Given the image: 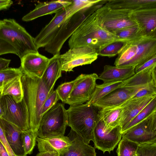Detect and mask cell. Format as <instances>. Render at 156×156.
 Listing matches in <instances>:
<instances>
[{"mask_svg":"<svg viewBox=\"0 0 156 156\" xmlns=\"http://www.w3.org/2000/svg\"><path fill=\"white\" fill-rule=\"evenodd\" d=\"M133 11L112 9L104 5L96 10L98 23L104 30L114 35L117 31L138 24L131 17Z\"/></svg>","mask_w":156,"mask_h":156,"instance_id":"obj_8","label":"cell"},{"mask_svg":"<svg viewBox=\"0 0 156 156\" xmlns=\"http://www.w3.org/2000/svg\"><path fill=\"white\" fill-rule=\"evenodd\" d=\"M12 4L10 0H0V11L8 9Z\"/></svg>","mask_w":156,"mask_h":156,"instance_id":"obj_44","label":"cell"},{"mask_svg":"<svg viewBox=\"0 0 156 156\" xmlns=\"http://www.w3.org/2000/svg\"><path fill=\"white\" fill-rule=\"evenodd\" d=\"M94 5L90 8L80 10L73 15H69L68 12L66 18L60 25L55 36L44 47L45 50L53 55L60 53L66 41L97 7V6Z\"/></svg>","mask_w":156,"mask_h":156,"instance_id":"obj_6","label":"cell"},{"mask_svg":"<svg viewBox=\"0 0 156 156\" xmlns=\"http://www.w3.org/2000/svg\"><path fill=\"white\" fill-rule=\"evenodd\" d=\"M156 64L138 73L123 81L121 87L156 86Z\"/></svg>","mask_w":156,"mask_h":156,"instance_id":"obj_23","label":"cell"},{"mask_svg":"<svg viewBox=\"0 0 156 156\" xmlns=\"http://www.w3.org/2000/svg\"><path fill=\"white\" fill-rule=\"evenodd\" d=\"M39 152L54 151L59 155L66 151L72 144L68 136H64L36 138Z\"/></svg>","mask_w":156,"mask_h":156,"instance_id":"obj_21","label":"cell"},{"mask_svg":"<svg viewBox=\"0 0 156 156\" xmlns=\"http://www.w3.org/2000/svg\"><path fill=\"white\" fill-rule=\"evenodd\" d=\"M9 53L18 56L17 51L8 42L0 39V55Z\"/></svg>","mask_w":156,"mask_h":156,"instance_id":"obj_41","label":"cell"},{"mask_svg":"<svg viewBox=\"0 0 156 156\" xmlns=\"http://www.w3.org/2000/svg\"><path fill=\"white\" fill-rule=\"evenodd\" d=\"M146 87H124L118 88L92 105L100 109L120 107L131 99L139 91Z\"/></svg>","mask_w":156,"mask_h":156,"instance_id":"obj_14","label":"cell"},{"mask_svg":"<svg viewBox=\"0 0 156 156\" xmlns=\"http://www.w3.org/2000/svg\"><path fill=\"white\" fill-rule=\"evenodd\" d=\"M136 154L138 156H156V142L139 144Z\"/></svg>","mask_w":156,"mask_h":156,"instance_id":"obj_38","label":"cell"},{"mask_svg":"<svg viewBox=\"0 0 156 156\" xmlns=\"http://www.w3.org/2000/svg\"><path fill=\"white\" fill-rule=\"evenodd\" d=\"M11 60L0 58V71L8 68Z\"/></svg>","mask_w":156,"mask_h":156,"instance_id":"obj_45","label":"cell"},{"mask_svg":"<svg viewBox=\"0 0 156 156\" xmlns=\"http://www.w3.org/2000/svg\"><path fill=\"white\" fill-rule=\"evenodd\" d=\"M0 125L6 139L16 156H27L23 145L22 131L13 124L0 117Z\"/></svg>","mask_w":156,"mask_h":156,"instance_id":"obj_18","label":"cell"},{"mask_svg":"<svg viewBox=\"0 0 156 156\" xmlns=\"http://www.w3.org/2000/svg\"><path fill=\"white\" fill-rule=\"evenodd\" d=\"M105 5L112 9H125L133 11L156 7V0H110Z\"/></svg>","mask_w":156,"mask_h":156,"instance_id":"obj_26","label":"cell"},{"mask_svg":"<svg viewBox=\"0 0 156 156\" xmlns=\"http://www.w3.org/2000/svg\"><path fill=\"white\" fill-rule=\"evenodd\" d=\"M94 148L110 154L113 151L121 140L122 134L119 126L108 128L99 119L94 131Z\"/></svg>","mask_w":156,"mask_h":156,"instance_id":"obj_13","label":"cell"},{"mask_svg":"<svg viewBox=\"0 0 156 156\" xmlns=\"http://www.w3.org/2000/svg\"><path fill=\"white\" fill-rule=\"evenodd\" d=\"M122 83L123 81H117L97 84L90 99L86 103L92 105L112 91L120 88Z\"/></svg>","mask_w":156,"mask_h":156,"instance_id":"obj_29","label":"cell"},{"mask_svg":"<svg viewBox=\"0 0 156 156\" xmlns=\"http://www.w3.org/2000/svg\"><path fill=\"white\" fill-rule=\"evenodd\" d=\"M76 80V78L71 81L64 83L59 85L55 90L58 94L59 100L63 103H65L69 98Z\"/></svg>","mask_w":156,"mask_h":156,"instance_id":"obj_36","label":"cell"},{"mask_svg":"<svg viewBox=\"0 0 156 156\" xmlns=\"http://www.w3.org/2000/svg\"><path fill=\"white\" fill-rule=\"evenodd\" d=\"M102 0H72V4L68 6V13L72 15L80 10L90 8L101 2Z\"/></svg>","mask_w":156,"mask_h":156,"instance_id":"obj_35","label":"cell"},{"mask_svg":"<svg viewBox=\"0 0 156 156\" xmlns=\"http://www.w3.org/2000/svg\"><path fill=\"white\" fill-rule=\"evenodd\" d=\"M98 76L96 73L81 74L69 98L64 103L70 105L83 104L90 99L96 87Z\"/></svg>","mask_w":156,"mask_h":156,"instance_id":"obj_12","label":"cell"},{"mask_svg":"<svg viewBox=\"0 0 156 156\" xmlns=\"http://www.w3.org/2000/svg\"><path fill=\"white\" fill-rule=\"evenodd\" d=\"M72 0H53L38 3L32 11L23 16L22 20L29 22L38 17L56 13L61 10L70 5Z\"/></svg>","mask_w":156,"mask_h":156,"instance_id":"obj_19","label":"cell"},{"mask_svg":"<svg viewBox=\"0 0 156 156\" xmlns=\"http://www.w3.org/2000/svg\"><path fill=\"white\" fill-rule=\"evenodd\" d=\"M0 156H9L4 145L0 141Z\"/></svg>","mask_w":156,"mask_h":156,"instance_id":"obj_47","label":"cell"},{"mask_svg":"<svg viewBox=\"0 0 156 156\" xmlns=\"http://www.w3.org/2000/svg\"><path fill=\"white\" fill-rule=\"evenodd\" d=\"M146 34L138 25L116 32L114 35L120 39L128 41L139 36Z\"/></svg>","mask_w":156,"mask_h":156,"instance_id":"obj_33","label":"cell"},{"mask_svg":"<svg viewBox=\"0 0 156 156\" xmlns=\"http://www.w3.org/2000/svg\"><path fill=\"white\" fill-rule=\"evenodd\" d=\"M22 72L20 68H8L0 71V88L12 79L21 76Z\"/></svg>","mask_w":156,"mask_h":156,"instance_id":"obj_37","label":"cell"},{"mask_svg":"<svg viewBox=\"0 0 156 156\" xmlns=\"http://www.w3.org/2000/svg\"><path fill=\"white\" fill-rule=\"evenodd\" d=\"M22 136L25 152L27 155L31 154L35 146L37 136L30 129L22 131Z\"/></svg>","mask_w":156,"mask_h":156,"instance_id":"obj_34","label":"cell"},{"mask_svg":"<svg viewBox=\"0 0 156 156\" xmlns=\"http://www.w3.org/2000/svg\"><path fill=\"white\" fill-rule=\"evenodd\" d=\"M97 7L86 18L71 35L68 41L69 48L79 47L93 48L96 52L109 44L123 40L102 29L97 18Z\"/></svg>","mask_w":156,"mask_h":156,"instance_id":"obj_1","label":"cell"},{"mask_svg":"<svg viewBox=\"0 0 156 156\" xmlns=\"http://www.w3.org/2000/svg\"><path fill=\"white\" fill-rule=\"evenodd\" d=\"M156 94V86L151 85L145 87L139 91L131 99Z\"/></svg>","mask_w":156,"mask_h":156,"instance_id":"obj_40","label":"cell"},{"mask_svg":"<svg viewBox=\"0 0 156 156\" xmlns=\"http://www.w3.org/2000/svg\"><path fill=\"white\" fill-rule=\"evenodd\" d=\"M21 80L23 91V99L28 108L30 129L38 136L41 110L50 91L41 78L22 73Z\"/></svg>","mask_w":156,"mask_h":156,"instance_id":"obj_2","label":"cell"},{"mask_svg":"<svg viewBox=\"0 0 156 156\" xmlns=\"http://www.w3.org/2000/svg\"><path fill=\"white\" fill-rule=\"evenodd\" d=\"M0 103L3 112L2 118L23 131L30 129L28 108L23 98L17 103L10 96H1Z\"/></svg>","mask_w":156,"mask_h":156,"instance_id":"obj_9","label":"cell"},{"mask_svg":"<svg viewBox=\"0 0 156 156\" xmlns=\"http://www.w3.org/2000/svg\"><path fill=\"white\" fill-rule=\"evenodd\" d=\"M135 67L119 68L115 66L105 65L103 71L98 77V79L103 83L125 80L135 73Z\"/></svg>","mask_w":156,"mask_h":156,"instance_id":"obj_24","label":"cell"},{"mask_svg":"<svg viewBox=\"0 0 156 156\" xmlns=\"http://www.w3.org/2000/svg\"><path fill=\"white\" fill-rule=\"evenodd\" d=\"M67 136L71 141V145L58 156H96L94 147L85 143L75 131L71 129Z\"/></svg>","mask_w":156,"mask_h":156,"instance_id":"obj_22","label":"cell"},{"mask_svg":"<svg viewBox=\"0 0 156 156\" xmlns=\"http://www.w3.org/2000/svg\"><path fill=\"white\" fill-rule=\"evenodd\" d=\"M131 16L146 34L156 33V7L133 11Z\"/></svg>","mask_w":156,"mask_h":156,"instance_id":"obj_20","label":"cell"},{"mask_svg":"<svg viewBox=\"0 0 156 156\" xmlns=\"http://www.w3.org/2000/svg\"><path fill=\"white\" fill-rule=\"evenodd\" d=\"M139 145L126 138H122L119 143L116 151L117 156H134Z\"/></svg>","mask_w":156,"mask_h":156,"instance_id":"obj_31","label":"cell"},{"mask_svg":"<svg viewBox=\"0 0 156 156\" xmlns=\"http://www.w3.org/2000/svg\"><path fill=\"white\" fill-rule=\"evenodd\" d=\"M0 141L2 143L9 156H16L9 145L4 135L3 130L0 125Z\"/></svg>","mask_w":156,"mask_h":156,"instance_id":"obj_43","label":"cell"},{"mask_svg":"<svg viewBox=\"0 0 156 156\" xmlns=\"http://www.w3.org/2000/svg\"><path fill=\"white\" fill-rule=\"evenodd\" d=\"M155 111H156V98L144 107L128 124L122 130L121 133L142 121Z\"/></svg>","mask_w":156,"mask_h":156,"instance_id":"obj_30","label":"cell"},{"mask_svg":"<svg viewBox=\"0 0 156 156\" xmlns=\"http://www.w3.org/2000/svg\"><path fill=\"white\" fill-rule=\"evenodd\" d=\"M21 76H16L5 83L1 88V96L9 95L19 103L23 98Z\"/></svg>","mask_w":156,"mask_h":156,"instance_id":"obj_28","label":"cell"},{"mask_svg":"<svg viewBox=\"0 0 156 156\" xmlns=\"http://www.w3.org/2000/svg\"><path fill=\"white\" fill-rule=\"evenodd\" d=\"M68 124L64 104L57 103L41 117L38 130L40 138L64 136Z\"/></svg>","mask_w":156,"mask_h":156,"instance_id":"obj_7","label":"cell"},{"mask_svg":"<svg viewBox=\"0 0 156 156\" xmlns=\"http://www.w3.org/2000/svg\"><path fill=\"white\" fill-rule=\"evenodd\" d=\"M122 111L120 106L106 108L100 109L98 115L107 127L112 129L119 126Z\"/></svg>","mask_w":156,"mask_h":156,"instance_id":"obj_27","label":"cell"},{"mask_svg":"<svg viewBox=\"0 0 156 156\" xmlns=\"http://www.w3.org/2000/svg\"><path fill=\"white\" fill-rule=\"evenodd\" d=\"M3 115V112L2 110V107L0 103V117H2Z\"/></svg>","mask_w":156,"mask_h":156,"instance_id":"obj_48","label":"cell"},{"mask_svg":"<svg viewBox=\"0 0 156 156\" xmlns=\"http://www.w3.org/2000/svg\"><path fill=\"white\" fill-rule=\"evenodd\" d=\"M58 154L54 151L40 152L37 154L36 156H58Z\"/></svg>","mask_w":156,"mask_h":156,"instance_id":"obj_46","label":"cell"},{"mask_svg":"<svg viewBox=\"0 0 156 156\" xmlns=\"http://www.w3.org/2000/svg\"><path fill=\"white\" fill-rule=\"evenodd\" d=\"M155 64H156V55L141 64L136 66L135 73H138Z\"/></svg>","mask_w":156,"mask_h":156,"instance_id":"obj_42","label":"cell"},{"mask_svg":"<svg viewBox=\"0 0 156 156\" xmlns=\"http://www.w3.org/2000/svg\"><path fill=\"white\" fill-rule=\"evenodd\" d=\"M59 100V98L56 91L53 90L51 92L46 99L42 106L41 115V118L42 115L55 105Z\"/></svg>","mask_w":156,"mask_h":156,"instance_id":"obj_39","label":"cell"},{"mask_svg":"<svg viewBox=\"0 0 156 156\" xmlns=\"http://www.w3.org/2000/svg\"><path fill=\"white\" fill-rule=\"evenodd\" d=\"M0 39L14 48L20 59L28 53L38 52L34 38L13 19L0 20Z\"/></svg>","mask_w":156,"mask_h":156,"instance_id":"obj_5","label":"cell"},{"mask_svg":"<svg viewBox=\"0 0 156 156\" xmlns=\"http://www.w3.org/2000/svg\"><path fill=\"white\" fill-rule=\"evenodd\" d=\"M98 55L94 49L88 47H79L69 49L60 55L61 69L66 72L73 71L79 66L90 64L96 60Z\"/></svg>","mask_w":156,"mask_h":156,"instance_id":"obj_11","label":"cell"},{"mask_svg":"<svg viewBox=\"0 0 156 156\" xmlns=\"http://www.w3.org/2000/svg\"><path fill=\"white\" fill-rule=\"evenodd\" d=\"M60 53L50 58L49 63L41 78L44 85L50 91L53 90L57 80L62 76Z\"/></svg>","mask_w":156,"mask_h":156,"instance_id":"obj_25","label":"cell"},{"mask_svg":"<svg viewBox=\"0 0 156 156\" xmlns=\"http://www.w3.org/2000/svg\"><path fill=\"white\" fill-rule=\"evenodd\" d=\"M68 7L55 13L50 22L34 38V43L38 50L40 48H44L55 36L60 25L68 14Z\"/></svg>","mask_w":156,"mask_h":156,"instance_id":"obj_15","label":"cell"},{"mask_svg":"<svg viewBox=\"0 0 156 156\" xmlns=\"http://www.w3.org/2000/svg\"><path fill=\"white\" fill-rule=\"evenodd\" d=\"M67 110L68 126L87 144L94 141V131L99 120L96 108L87 104L70 105Z\"/></svg>","mask_w":156,"mask_h":156,"instance_id":"obj_4","label":"cell"},{"mask_svg":"<svg viewBox=\"0 0 156 156\" xmlns=\"http://www.w3.org/2000/svg\"><path fill=\"white\" fill-rule=\"evenodd\" d=\"M20 59V68L23 73L41 78L50 58L37 52L27 54Z\"/></svg>","mask_w":156,"mask_h":156,"instance_id":"obj_16","label":"cell"},{"mask_svg":"<svg viewBox=\"0 0 156 156\" xmlns=\"http://www.w3.org/2000/svg\"><path fill=\"white\" fill-rule=\"evenodd\" d=\"M156 94L130 99L120 106L122 111L119 124L121 132L154 98Z\"/></svg>","mask_w":156,"mask_h":156,"instance_id":"obj_17","label":"cell"},{"mask_svg":"<svg viewBox=\"0 0 156 156\" xmlns=\"http://www.w3.org/2000/svg\"><path fill=\"white\" fill-rule=\"evenodd\" d=\"M134 156H138L137 154H136Z\"/></svg>","mask_w":156,"mask_h":156,"instance_id":"obj_50","label":"cell"},{"mask_svg":"<svg viewBox=\"0 0 156 156\" xmlns=\"http://www.w3.org/2000/svg\"><path fill=\"white\" fill-rule=\"evenodd\" d=\"M1 88H0V96H1Z\"/></svg>","mask_w":156,"mask_h":156,"instance_id":"obj_49","label":"cell"},{"mask_svg":"<svg viewBox=\"0 0 156 156\" xmlns=\"http://www.w3.org/2000/svg\"><path fill=\"white\" fill-rule=\"evenodd\" d=\"M122 137L139 144L156 142V111L121 133Z\"/></svg>","mask_w":156,"mask_h":156,"instance_id":"obj_10","label":"cell"},{"mask_svg":"<svg viewBox=\"0 0 156 156\" xmlns=\"http://www.w3.org/2000/svg\"><path fill=\"white\" fill-rule=\"evenodd\" d=\"M127 41H117L107 45L97 51L98 55L102 56L111 57L119 53L126 43Z\"/></svg>","mask_w":156,"mask_h":156,"instance_id":"obj_32","label":"cell"},{"mask_svg":"<svg viewBox=\"0 0 156 156\" xmlns=\"http://www.w3.org/2000/svg\"><path fill=\"white\" fill-rule=\"evenodd\" d=\"M156 55V33L145 34L126 41L114 65L128 68L141 65Z\"/></svg>","mask_w":156,"mask_h":156,"instance_id":"obj_3","label":"cell"}]
</instances>
